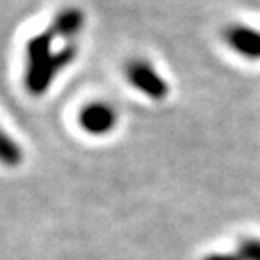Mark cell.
<instances>
[{
	"label": "cell",
	"mask_w": 260,
	"mask_h": 260,
	"mask_svg": "<svg viewBox=\"0 0 260 260\" xmlns=\"http://www.w3.org/2000/svg\"><path fill=\"white\" fill-rule=\"evenodd\" d=\"M125 80L134 90L152 102H162L170 94L168 81L157 73L154 65L145 58H134L125 65Z\"/></svg>",
	"instance_id": "7a4b0ae2"
},
{
	"label": "cell",
	"mask_w": 260,
	"mask_h": 260,
	"mask_svg": "<svg viewBox=\"0 0 260 260\" xmlns=\"http://www.w3.org/2000/svg\"><path fill=\"white\" fill-rule=\"evenodd\" d=\"M51 27L44 29L27 40L24 49V87L31 96H44L56 76L76 60L80 45L78 42H69L54 49L60 40ZM65 40V38H63Z\"/></svg>",
	"instance_id": "6da1fadb"
},
{
	"label": "cell",
	"mask_w": 260,
	"mask_h": 260,
	"mask_svg": "<svg viewBox=\"0 0 260 260\" xmlns=\"http://www.w3.org/2000/svg\"><path fill=\"white\" fill-rule=\"evenodd\" d=\"M237 253L242 260H260V239L258 237H246L237 246Z\"/></svg>",
	"instance_id": "52a82bcc"
},
{
	"label": "cell",
	"mask_w": 260,
	"mask_h": 260,
	"mask_svg": "<svg viewBox=\"0 0 260 260\" xmlns=\"http://www.w3.org/2000/svg\"><path fill=\"white\" fill-rule=\"evenodd\" d=\"M222 40L242 60L260 61V29L246 24H230L222 29Z\"/></svg>",
	"instance_id": "3957f363"
},
{
	"label": "cell",
	"mask_w": 260,
	"mask_h": 260,
	"mask_svg": "<svg viewBox=\"0 0 260 260\" xmlns=\"http://www.w3.org/2000/svg\"><path fill=\"white\" fill-rule=\"evenodd\" d=\"M78 125L81 130L89 136H102L110 134L116 125H118V112L114 110L112 105L105 102H92L81 107L78 112Z\"/></svg>",
	"instance_id": "277c9868"
},
{
	"label": "cell",
	"mask_w": 260,
	"mask_h": 260,
	"mask_svg": "<svg viewBox=\"0 0 260 260\" xmlns=\"http://www.w3.org/2000/svg\"><path fill=\"white\" fill-rule=\"evenodd\" d=\"M49 27L56 32L58 37L65 38V40H74L78 42L81 29L85 27V15L80 8H63L53 16V20L49 24Z\"/></svg>",
	"instance_id": "5b68a950"
},
{
	"label": "cell",
	"mask_w": 260,
	"mask_h": 260,
	"mask_svg": "<svg viewBox=\"0 0 260 260\" xmlns=\"http://www.w3.org/2000/svg\"><path fill=\"white\" fill-rule=\"evenodd\" d=\"M0 155H2V162L8 167H18L24 159V152H22L20 145L13 141L8 134L2 138V145H0Z\"/></svg>",
	"instance_id": "8992f818"
},
{
	"label": "cell",
	"mask_w": 260,
	"mask_h": 260,
	"mask_svg": "<svg viewBox=\"0 0 260 260\" xmlns=\"http://www.w3.org/2000/svg\"><path fill=\"white\" fill-rule=\"evenodd\" d=\"M201 260H242V256L239 253H230V251H213L204 255Z\"/></svg>",
	"instance_id": "ba28073f"
}]
</instances>
